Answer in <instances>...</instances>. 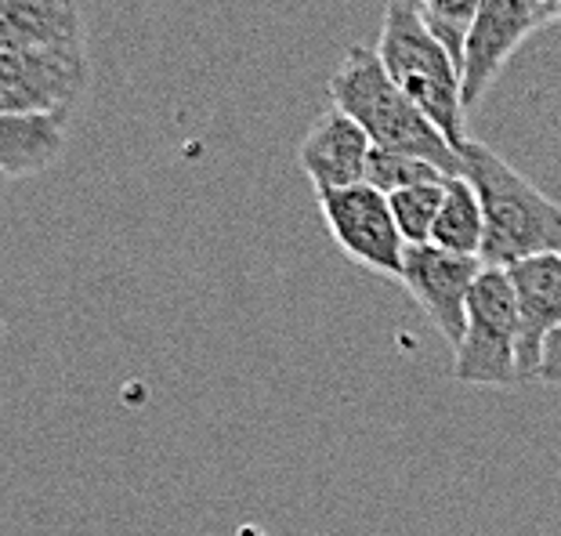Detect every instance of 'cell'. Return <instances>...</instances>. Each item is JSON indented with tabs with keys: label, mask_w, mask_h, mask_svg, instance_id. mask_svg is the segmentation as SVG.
Here are the masks:
<instances>
[{
	"label": "cell",
	"mask_w": 561,
	"mask_h": 536,
	"mask_svg": "<svg viewBox=\"0 0 561 536\" xmlns=\"http://www.w3.org/2000/svg\"><path fill=\"white\" fill-rule=\"evenodd\" d=\"M88 47L80 0H0V52Z\"/></svg>",
	"instance_id": "11"
},
{
	"label": "cell",
	"mask_w": 561,
	"mask_h": 536,
	"mask_svg": "<svg viewBox=\"0 0 561 536\" xmlns=\"http://www.w3.org/2000/svg\"><path fill=\"white\" fill-rule=\"evenodd\" d=\"M66 149V121L0 113V185L33 178L58 163Z\"/></svg>",
	"instance_id": "12"
},
{
	"label": "cell",
	"mask_w": 561,
	"mask_h": 536,
	"mask_svg": "<svg viewBox=\"0 0 561 536\" xmlns=\"http://www.w3.org/2000/svg\"><path fill=\"white\" fill-rule=\"evenodd\" d=\"M453 377L471 388H515L518 377V297L507 269H482L468 297V327L453 349Z\"/></svg>",
	"instance_id": "4"
},
{
	"label": "cell",
	"mask_w": 561,
	"mask_h": 536,
	"mask_svg": "<svg viewBox=\"0 0 561 536\" xmlns=\"http://www.w3.org/2000/svg\"><path fill=\"white\" fill-rule=\"evenodd\" d=\"M316 199L333 243L355 265H363L374 276L402 280V261L410 247H405L399 225L391 218L385 193H377L374 185L363 182L348 189H333V193H316Z\"/></svg>",
	"instance_id": "6"
},
{
	"label": "cell",
	"mask_w": 561,
	"mask_h": 536,
	"mask_svg": "<svg viewBox=\"0 0 561 536\" xmlns=\"http://www.w3.org/2000/svg\"><path fill=\"white\" fill-rule=\"evenodd\" d=\"M482 258H463L438 250L432 243L410 247L402 261V287L424 308L435 330L446 338L453 349L463 341V327H468V297L474 280L482 276Z\"/></svg>",
	"instance_id": "8"
},
{
	"label": "cell",
	"mask_w": 561,
	"mask_h": 536,
	"mask_svg": "<svg viewBox=\"0 0 561 536\" xmlns=\"http://www.w3.org/2000/svg\"><path fill=\"white\" fill-rule=\"evenodd\" d=\"M536 8L543 11L547 22H558L561 19V0H536Z\"/></svg>",
	"instance_id": "18"
},
{
	"label": "cell",
	"mask_w": 561,
	"mask_h": 536,
	"mask_svg": "<svg viewBox=\"0 0 561 536\" xmlns=\"http://www.w3.org/2000/svg\"><path fill=\"white\" fill-rule=\"evenodd\" d=\"M432 182H446V174H442L435 163L410 157V152L374 149L366 160V185H374L377 193H385V196L399 193V189L432 185Z\"/></svg>",
	"instance_id": "15"
},
{
	"label": "cell",
	"mask_w": 561,
	"mask_h": 536,
	"mask_svg": "<svg viewBox=\"0 0 561 536\" xmlns=\"http://www.w3.org/2000/svg\"><path fill=\"white\" fill-rule=\"evenodd\" d=\"M518 297V377L533 385L547 338L561 327V254H536L507 269Z\"/></svg>",
	"instance_id": "9"
},
{
	"label": "cell",
	"mask_w": 561,
	"mask_h": 536,
	"mask_svg": "<svg viewBox=\"0 0 561 536\" xmlns=\"http://www.w3.org/2000/svg\"><path fill=\"white\" fill-rule=\"evenodd\" d=\"M369 152H374V141L366 138V130L330 105L327 113L316 116V124L297 146V163L316 185V193H333V189L366 182Z\"/></svg>",
	"instance_id": "10"
},
{
	"label": "cell",
	"mask_w": 561,
	"mask_h": 536,
	"mask_svg": "<svg viewBox=\"0 0 561 536\" xmlns=\"http://www.w3.org/2000/svg\"><path fill=\"white\" fill-rule=\"evenodd\" d=\"M91 88L88 47H15L0 52V113L73 116Z\"/></svg>",
	"instance_id": "5"
},
{
	"label": "cell",
	"mask_w": 561,
	"mask_h": 536,
	"mask_svg": "<svg viewBox=\"0 0 561 536\" xmlns=\"http://www.w3.org/2000/svg\"><path fill=\"white\" fill-rule=\"evenodd\" d=\"M330 105L352 116L366 130L374 149L410 152L427 163H435L446 178L460 174V152L438 135L435 124L405 99L402 88L388 77L374 47L352 44L344 52L341 66L333 69L327 83Z\"/></svg>",
	"instance_id": "2"
},
{
	"label": "cell",
	"mask_w": 561,
	"mask_h": 536,
	"mask_svg": "<svg viewBox=\"0 0 561 536\" xmlns=\"http://www.w3.org/2000/svg\"><path fill=\"white\" fill-rule=\"evenodd\" d=\"M374 52L380 66L388 69V77L402 88L405 99L460 152V146L468 141V130H463L468 110H463L460 62L424 26L413 0H388L385 22H380V41Z\"/></svg>",
	"instance_id": "3"
},
{
	"label": "cell",
	"mask_w": 561,
	"mask_h": 536,
	"mask_svg": "<svg viewBox=\"0 0 561 536\" xmlns=\"http://www.w3.org/2000/svg\"><path fill=\"white\" fill-rule=\"evenodd\" d=\"M536 385H554V388H561V327L543 344L540 370H536Z\"/></svg>",
	"instance_id": "17"
},
{
	"label": "cell",
	"mask_w": 561,
	"mask_h": 536,
	"mask_svg": "<svg viewBox=\"0 0 561 536\" xmlns=\"http://www.w3.org/2000/svg\"><path fill=\"white\" fill-rule=\"evenodd\" d=\"M442 196H446V182L410 185V189H399V193L388 196L391 218H396L405 247L432 243V232H435V221L442 210Z\"/></svg>",
	"instance_id": "14"
},
{
	"label": "cell",
	"mask_w": 561,
	"mask_h": 536,
	"mask_svg": "<svg viewBox=\"0 0 561 536\" xmlns=\"http://www.w3.org/2000/svg\"><path fill=\"white\" fill-rule=\"evenodd\" d=\"M460 174L474 185L485 210L482 265L511 269L536 254H561V204L540 193L496 149L468 138L460 146Z\"/></svg>",
	"instance_id": "1"
},
{
	"label": "cell",
	"mask_w": 561,
	"mask_h": 536,
	"mask_svg": "<svg viewBox=\"0 0 561 536\" xmlns=\"http://www.w3.org/2000/svg\"><path fill=\"white\" fill-rule=\"evenodd\" d=\"M416 11H421L424 26L435 33V41L446 47V52L463 62V44H468L471 22L479 15L482 0H413Z\"/></svg>",
	"instance_id": "16"
},
{
	"label": "cell",
	"mask_w": 561,
	"mask_h": 536,
	"mask_svg": "<svg viewBox=\"0 0 561 536\" xmlns=\"http://www.w3.org/2000/svg\"><path fill=\"white\" fill-rule=\"evenodd\" d=\"M482 243H485V210L479 193H474V185L463 174L446 178V196H442L432 247L463 258H482Z\"/></svg>",
	"instance_id": "13"
},
{
	"label": "cell",
	"mask_w": 561,
	"mask_h": 536,
	"mask_svg": "<svg viewBox=\"0 0 561 536\" xmlns=\"http://www.w3.org/2000/svg\"><path fill=\"white\" fill-rule=\"evenodd\" d=\"M547 26L543 11L536 0H482L479 15L471 22L468 44H463V110H479L485 91L493 88L496 77L504 73L511 55L533 37L536 30Z\"/></svg>",
	"instance_id": "7"
}]
</instances>
